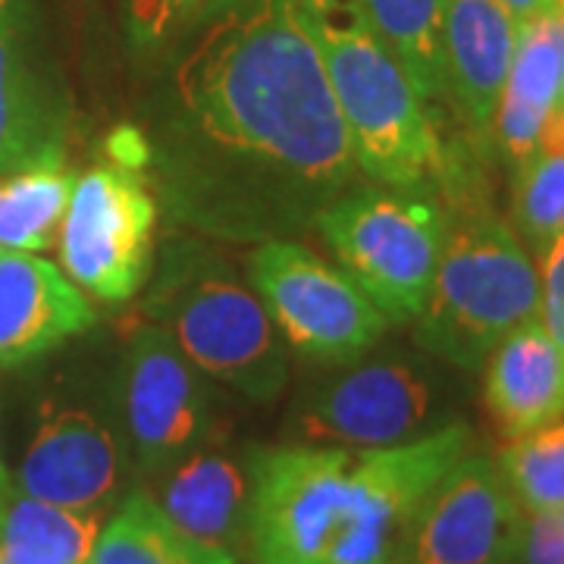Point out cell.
Returning <instances> with one entry per match:
<instances>
[{
	"mask_svg": "<svg viewBox=\"0 0 564 564\" xmlns=\"http://www.w3.org/2000/svg\"><path fill=\"white\" fill-rule=\"evenodd\" d=\"M154 158L173 217L229 239L299 229L355 188L304 0H214L182 32Z\"/></svg>",
	"mask_w": 564,
	"mask_h": 564,
	"instance_id": "6da1fadb",
	"label": "cell"
},
{
	"mask_svg": "<svg viewBox=\"0 0 564 564\" xmlns=\"http://www.w3.org/2000/svg\"><path fill=\"white\" fill-rule=\"evenodd\" d=\"M474 448L462 417L386 448H248L251 564H395L430 492Z\"/></svg>",
	"mask_w": 564,
	"mask_h": 564,
	"instance_id": "7a4b0ae2",
	"label": "cell"
},
{
	"mask_svg": "<svg viewBox=\"0 0 564 564\" xmlns=\"http://www.w3.org/2000/svg\"><path fill=\"white\" fill-rule=\"evenodd\" d=\"M304 10L361 173L380 185L423 188L440 173L443 148L402 63L355 0H304Z\"/></svg>",
	"mask_w": 564,
	"mask_h": 564,
	"instance_id": "3957f363",
	"label": "cell"
},
{
	"mask_svg": "<svg viewBox=\"0 0 564 564\" xmlns=\"http://www.w3.org/2000/svg\"><path fill=\"white\" fill-rule=\"evenodd\" d=\"M148 311L204 377L251 402H273L285 389V339L261 295L202 245L182 242L163 258Z\"/></svg>",
	"mask_w": 564,
	"mask_h": 564,
	"instance_id": "277c9868",
	"label": "cell"
},
{
	"mask_svg": "<svg viewBox=\"0 0 564 564\" xmlns=\"http://www.w3.org/2000/svg\"><path fill=\"white\" fill-rule=\"evenodd\" d=\"M540 317V273L518 232L496 214L448 223L430 302L414 343L464 373L484 370L492 348Z\"/></svg>",
	"mask_w": 564,
	"mask_h": 564,
	"instance_id": "5b68a950",
	"label": "cell"
},
{
	"mask_svg": "<svg viewBox=\"0 0 564 564\" xmlns=\"http://www.w3.org/2000/svg\"><path fill=\"white\" fill-rule=\"evenodd\" d=\"M314 226L389 326L421 317L448 236L445 210L423 188H348Z\"/></svg>",
	"mask_w": 564,
	"mask_h": 564,
	"instance_id": "8992f818",
	"label": "cell"
},
{
	"mask_svg": "<svg viewBox=\"0 0 564 564\" xmlns=\"http://www.w3.org/2000/svg\"><path fill=\"white\" fill-rule=\"evenodd\" d=\"M455 367L433 355H386L351 364L314 386L292 411V443L386 448L458 421Z\"/></svg>",
	"mask_w": 564,
	"mask_h": 564,
	"instance_id": "52a82bcc",
	"label": "cell"
},
{
	"mask_svg": "<svg viewBox=\"0 0 564 564\" xmlns=\"http://www.w3.org/2000/svg\"><path fill=\"white\" fill-rule=\"evenodd\" d=\"M248 282L261 295L282 339L304 358L348 364L367 355L389 329L358 282L304 245L270 239L254 248Z\"/></svg>",
	"mask_w": 564,
	"mask_h": 564,
	"instance_id": "ba28073f",
	"label": "cell"
},
{
	"mask_svg": "<svg viewBox=\"0 0 564 564\" xmlns=\"http://www.w3.org/2000/svg\"><path fill=\"white\" fill-rule=\"evenodd\" d=\"M158 198L139 166L117 161L76 176L61 223V270L98 302H129L148 280Z\"/></svg>",
	"mask_w": 564,
	"mask_h": 564,
	"instance_id": "9c48e42d",
	"label": "cell"
},
{
	"mask_svg": "<svg viewBox=\"0 0 564 564\" xmlns=\"http://www.w3.org/2000/svg\"><path fill=\"white\" fill-rule=\"evenodd\" d=\"M202 377L163 326L148 323L132 333L120 364V417L144 477L154 480L210 443L214 414Z\"/></svg>",
	"mask_w": 564,
	"mask_h": 564,
	"instance_id": "30bf717a",
	"label": "cell"
},
{
	"mask_svg": "<svg viewBox=\"0 0 564 564\" xmlns=\"http://www.w3.org/2000/svg\"><path fill=\"white\" fill-rule=\"evenodd\" d=\"M524 524L496 458L467 452L423 502L395 564H521Z\"/></svg>",
	"mask_w": 564,
	"mask_h": 564,
	"instance_id": "8fae6325",
	"label": "cell"
},
{
	"mask_svg": "<svg viewBox=\"0 0 564 564\" xmlns=\"http://www.w3.org/2000/svg\"><path fill=\"white\" fill-rule=\"evenodd\" d=\"M13 480L44 502L107 514L126 480L120 433L91 408L47 402Z\"/></svg>",
	"mask_w": 564,
	"mask_h": 564,
	"instance_id": "7c38bea8",
	"label": "cell"
},
{
	"mask_svg": "<svg viewBox=\"0 0 564 564\" xmlns=\"http://www.w3.org/2000/svg\"><path fill=\"white\" fill-rule=\"evenodd\" d=\"M98 321L88 295L57 263L0 254V370L41 358Z\"/></svg>",
	"mask_w": 564,
	"mask_h": 564,
	"instance_id": "4fadbf2b",
	"label": "cell"
},
{
	"mask_svg": "<svg viewBox=\"0 0 564 564\" xmlns=\"http://www.w3.org/2000/svg\"><path fill=\"white\" fill-rule=\"evenodd\" d=\"M518 25L499 0H445V95L474 129L492 126Z\"/></svg>",
	"mask_w": 564,
	"mask_h": 564,
	"instance_id": "5bb4252c",
	"label": "cell"
},
{
	"mask_svg": "<svg viewBox=\"0 0 564 564\" xmlns=\"http://www.w3.org/2000/svg\"><path fill=\"white\" fill-rule=\"evenodd\" d=\"M484 402L505 440L564 417V351L540 317L508 333L486 358Z\"/></svg>",
	"mask_w": 564,
	"mask_h": 564,
	"instance_id": "9a60e30c",
	"label": "cell"
},
{
	"mask_svg": "<svg viewBox=\"0 0 564 564\" xmlns=\"http://www.w3.org/2000/svg\"><path fill=\"white\" fill-rule=\"evenodd\" d=\"M154 484L158 492L151 496L182 530L236 555L245 549L251 502L248 455L232 458L229 452L204 443L158 474Z\"/></svg>",
	"mask_w": 564,
	"mask_h": 564,
	"instance_id": "2e32d148",
	"label": "cell"
},
{
	"mask_svg": "<svg viewBox=\"0 0 564 564\" xmlns=\"http://www.w3.org/2000/svg\"><path fill=\"white\" fill-rule=\"evenodd\" d=\"M562 95V13L552 10L518 25L514 57L489 132L508 161H524L540 144Z\"/></svg>",
	"mask_w": 564,
	"mask_h": 564,
	"instance_id": "e0dca14e",
	"label": "cell"
},
{
	"mask_svg": "<svg viewBox=\"0 0 564 564\" xmlns=\"http://www.w3.org/2000/svg\"><path fill=\"white\" fill-rule=\"evenodd\" d=\"M66 120L0 22V176L63 163Z\"/></svg>",
	"mask_w": 564,
	"mask_h": 564,
	"instance_id": "ac0fdd59",
	"label": "cell"
},
{
	"mask_svg": "<svg viewBox=\"0 0 564 564\" xmlns=\"http://www.w3.org/2000/svg\"><path fill=\"white\" fill-rule=\"evenodd\" d=\"M88 564H239V555L192 536L151 492L132 489L104 521Z\"/></svg>",
	"mask_w": 564,
	"mask_h": 564,
	"instance_id": "d6986e66",
	"label": "cell"
},
{
	"mask_svg": "<svg viewBox=\"0 0 564 564\" xmlns=\"http://www.w3.org/2000/svg\"><path fill=\"white\" fill-rule=\"evenodd\" d=\"M104 521V511L63 508L13 486L0 502V558L13 564H88Z\"/></svg>",
	"mask_w": 564,
	"mask_h": 564,
	"instance_id": "ffe728a7",
	"label": "cell"
},
{
	"mask_svg": "<svg viewBox=\"0 0 564 564\" xmlns=\"http://www.w3.org/2000/svg\"><path fill=\"white\" fill-rule=\"evenodd\" d=\"M423 101L445 98V0H355Z\"/></svg>",
	"mask_w": 564,
	"mask_h": 564,
	"instance_id": "44dd1931",
	"label": "cell"
},
{
	"mask_svg": "<svg viewBox=\"0 0 564 564\" xmlns=\"http://www.w3.org/2000/svg\"><path fill=\"white\" fill-rule=\"evenodd\" d=\"M511 220L527 251L543 254L552 239L564 236V110L555 107L540 144L514 166Z\"/></svg>",
	"mask_w": 564,
	"mask_h": 564,
	"instance_id": "7402d4cb",
	"label": "cell"
},
{
	"mask_svg": "<svg viewBox=\"0 0 564 564\" xmlns=\"http://www.w3.org/2000/svg\"><path fill=\"white\" fill-rule=\"evenodd\" d=\"M73 182L63 163L0 176V254L54 248Z\"/></svg>",
	"mask_w": 564,
	"mask_h": 564,
	"instance_id": "603a6c76",
	"label": "cell"
},
{
	"mask_svg": "<svg viewBox=\"0 0 564 564\" xmlns=\"http://www.w3.org/2000/svg\"><path fill=\"white\" fill-rule=\"evenodd\" d=\"M496 464L524 511L564 508V417L508 440Z\"/></svg>",
	"mask_w": 564,
	"mask_h": 564,
	"instance_id": "cb8c5ba5",
	"label": "cell"
},
{
	"mask_svg": "<svg viewBox=\"0 0 564 564\" xmlns=\"http://www.w3.org/2000/svg\"><path fill=\"white\" fill-rule=\"evenodd\" d=\"M129 39L141 47H161L182 39L214 0H120Z\"/></svg>",
	"mask_w": 564,
	"mask_h": 564,
	"instance_id": "d4e9b609",
	"label": "cell"
},
{
	"mask_svg": "<svg viewBox=\"0 0 564 564\" xmlns=\"http://www.w3.org/2000/svg\"><path fill=\"white\" fill-rule=\"evenodd\" d=\"M540 323L564 351V236L552 239L540 254Z\"/></svg>",
	"mask_w": 564,
	"mask_h": 564,
	"instance_id": "484cf974",
	"label": "cell"
},
{
	"mask_svg": "<svg viewBox=\"0 0 564 564\" xmlns=\"http://www.w3.org/2000/svg\"><path fill=\"white\" fill-rule=\"evenodd\" d=\"M521 564H564V508L527 511Z\"/></svg>",
	"mask_w": 564,
	"mask_h": 564,
	"instance_id": "4316f807",
	"label": "cell"
},
{
	"mask_svg": "<svg viewBox=\"0 0 564 564\" xmlns=\"http://www.w3.org/2000/svg\"><path fill=\"white\" fill-rule=\"evenodd\" d=\"M499 3L518 22H527L533 20V17H543V13L558 10V0H499Z\"/></svg>",
	"mask_w": 564,
	"mask_h": 564,
	"instance_id": "83f0119b",
	"label": "cell"
},
{
	"mask_svg": "<svg viewBox=\"0 0 564 564\" xmlns=\"http://www.w3.org/2000/svg\"><path fill=\"white\" fill-rule=\"evenodd\" d=\"M13 486H17V480H13V470L3 464V455H0V502L7 499V492H10Z\"/></svg>",
	"mask_w": 564,
	"mask_h": 564,
	"instance_id": "f1b7e54d",
	"label": "cell"
},
{
	"mask_svg": "<svg viewBox=\"0 0 564 564\" xmlns=\"http://www.w3.org/2000/svg\"><path fill=\"white\" fill-rule=\"evenodd\" d=\"M558 13H562V95H558V107L564 110V7H558Z\"/></svg>",
	"mask_w": 564,
	"mask_h": 564,
	"instance_id": "f546056e",
	"label": "cell"
},
{
	"mask_svg": "<svg viewBox=\"0 0 564 564\" xmlns=\"http://www.w3.org/2000/svg\"><path fill=\"white\" fill-rule=\"evenodd\" d=\"M7 3H10V0H0V22H3V10H7Z\"/></svg>",
	"mask_w": 564,
	"mask_h": 564,
	"instance_id": "4dcf8cb0",
	"label": "cell"
},
{
	"mask_svg": "<svg viewBox=\"0 0 564 564\" xmlns=\"http://www.w3.org/2000/svg\"><path fill=\"white\" fill-rule=\"evenodd\" d=\"M0 564H13V562H7V558H0Z\"/></svg>",
	"mask_w": 564,
	"mask_h": 564,
	"instance_id": "1f68e13d",
	"label": "cell"
},
{
	"mask_svg": "<svg viewBox=\"0 0 564 564\" xmlns=\"http://www.w3.org/2000/svg\"><path fill=\"white\" fill-rule=\"evenodd\" d=\"M558 7H564V0H558Z\"/></svg>",
	"mask_w": 564,
	"mask_h": 564,
	"instance_id": "d6a6232c",
	"label": "cell"
}]
</instances>
